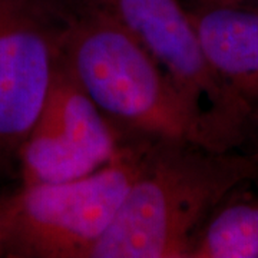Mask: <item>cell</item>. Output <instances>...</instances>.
<instances>
[{
	"instance_id": "cell-9",
	"label": "cell",
	"mask_w": 258,
	"mask_h": 258,
	"mask_svg": "<svg viewBox=\"0 0 258 258\" xmlns=\"http://www.w3.org/2000/svg\"><path fill=\"white\" fill-rule=\"evenodd\" d=\"M182 2L184 3L189 2V6H197V5H240L241 3V0H182Z\"/></svg>"
},
{
	"instance_id": "cell-4",
	"label": "cell",
	"mask_w": 258,
	"mask_h": 258,
	"mask_svg": "<svg viewBox=\"0 0 258 258\" xmlns=\"http://www.w3.org/2000/svg\"><path fill=\"white\" fill-rule=\"evenodd\" d=\"M66 2L96 10L125 29L203 115L225 149L248 142L252 113L208 63L182 0Z\"/></svg>"
},
{
	"instance_id": "cell-2",
	"label": "cell",
	"mask_w": 258,
	"mask_h": 258,
	"mask_svg": "<svg viewBox=\"0 0 258 258\" xmlns=\"http://www.w3.org/2000/svg\"><path fill=\"white\" fill-rule=\"evenodd\" d=\"M62 2L68 18L64 64L115 128L230 151L125 29L96 10Z\"/></svg>"
},
{
	"instance_id": "cell-1",
	"label": "cell",
	"mask_w": 258,
	"mask_h": 258,
	"mask_svg": "<svg viewBox=\"0 0 258 258\" xmlns=\"http://www.w3.org/2000/svg\"><path fill=\"white\" fill-rule=\"evenodd\" d=\"M258 178L245 149L214 151L186 141L152 138L142 168L92 258H188L212 211Z\"/></svg>"
},
{
	"instance_id": "cell-7",
	"label": "cell",
	"mask_w": 258,
	"mask_h": 258,
	"mask_svg": "<svg viewBox=\"0 0 258 258\" xmlns=\"http://www.w3.org/2000/svg\"><path fill=\"white\" fill-rule=\"evenodd\" d=\"M186 9L208 63L247 105L255 126L258 10L242 5H197Z\"/></svg>"
},
{
	"instance_id": "cell-10",
	"label": "cell",
	"mask_w": 258,
	"mask_h": 258,
	"mask_svg": "<svg viewBox=\"0 0 258 258\" xmlns=\"http://www.w3.org/2000/svg\"><path fill=\"white\" fill-rule=\"evenodd\" d=\"M249 141L252 142V149L249 152L255 154V157L258 158V120L257 123H255V126H254V131H252V135H251Z\"/></svg>"
},
{
	"instance_id": "cell-3",
	"label": "cell",
	"mask_w": 258,
	"mask_h": 258,
	"mask_svg": "<svg viewBox=\"0 0 258 258\" xmlns=\"http://www.w3.org/2000/svg\"><path fill=\"white\" fill-rule=\"evenodd\" d=\"M119 132L115 155L92 174L57 184L20 185L9 195L6 257L92 258L155 138Z\"/></svg>"
},
{
	"instance_id": "cell-5",
	"label": "cell",
	"mask_w": 258,
	"mask_h": 258,
	"mask_svg": "<svg viewBox=\"0 0 258 258\" xmlns=\"http://www.w3.org/2000/svg\"><path fill=\"white\" fill-rule=\"evenodd\" d=\"M62 0H0V176L19 155L63 59Z\"/></svg>"
},
{
	"instance_id": "cell-8",
	"label": "cell",
	"mask_w": 258,
	"mask_h": 258,
	"mask_svg": "<svg viewBox=\"0 0 258 258\" xmlns=\"http://www.w3.org/2000/svg\"><path fill=\"white\" fill-rule=\"evenodd\" d=\"M188 258H258V201H224L205 220Z\"/></svg>"
},
{
	"instance_id": "cell-6",
	"label": "cell",
	"mask_w": 258,
	"mask_h": 258,
	"mask_svg": "<svg viewBox=\"0 0 258 258\" xmlns=\"http://www.w3.org/2000/svg\"><path fill=\"white\" fill-rule=\"evenodd\" d=\"M120 132L86 95L63 59L19 155L20 185L57 184L109 162Z\"/></svg>"
},
{
	"instance_id": "cell-11",
	"label": "cell",
	"mask_w": 258,
	"mask_h": 258,
	"mask_svg": "<svg viewBox=\"0 0 258 258\" xmlns=\"http://www.w3.org/2000/svg\"><path fill=\"white\" fill-rule=\"evenodd\" d=\"M240 5H242V6H248L251 9L258 10V0H241Z\"/></svg>"
}]
</instances>
